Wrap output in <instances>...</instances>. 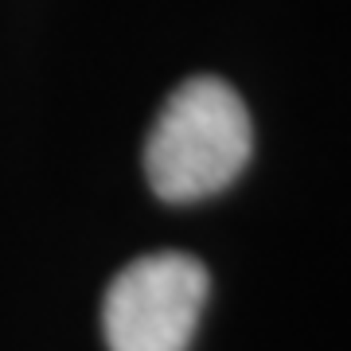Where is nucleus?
Listing matches in <instances>:
<instances>
[{
    "label": "nucleus",
    "mask_w": 351,
    "mask_h": 351,
    "mask_svg": "<svg viewBox=\"0 0 351 351\" xmlns=\"http://www.w3.org/2000/svg\"><path fill=\"white\" fill-rule=\"evenodd\" d=\"M211 277L199 258L164 250L113 277L101 328L110 351H184L207 304Z\"/></svg>",
    "instance_id": "obj_2"
},
{
    "label": "nucleus",
    "mask_w": 351,
    "mask_h": 351,
    "mask_svg": "<svg viewBox=\"0 0 351 351\" xmlns=\"http://www.w3.org/2000/svg\"><path fill=\"white\" fill-rule=\"evenodd\" d=\"M254 149L250 113L223 78H188L164 101L145 145L152 191L168 203L207 199L234 184Z\"/></svg>",
    "instance_id": "obj_1"
}]
</instances>
